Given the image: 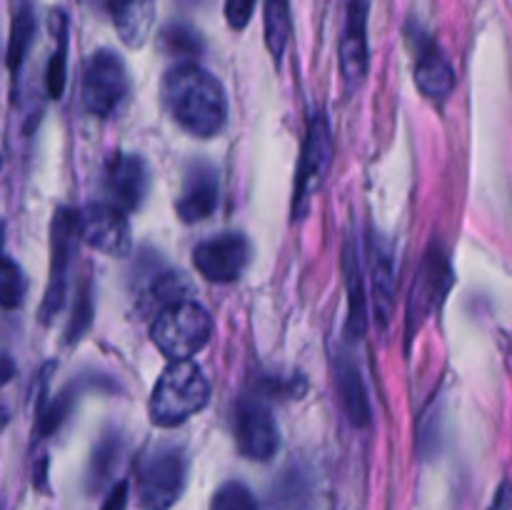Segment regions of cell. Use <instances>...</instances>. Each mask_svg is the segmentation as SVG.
I'll return each mask as SVG.
<instances>
[{"mask_svg": "<svg viewBox=\"0 0 512 510\" xmlns=\"http://www.w3.org/2000/svg\"><path fill=\"white\" fill-rule=\"evenodd\" d=\"M160 100L170 118L195 138H213L228 120L223 83L195 63H178L163 75Z\"/></svg>", "mask_w": 512, "mask_h": 510, "instance_id": "1", "label": "cell"}, {"mask_svg": "<svg viewBox=\"0 0 512 510\" xmlns=\"http://www.w3.org/2000/svg\"><path fill=\"white\" fill-rule=\"evenodd\" d=\"M210 400V383L195 360H170L150 395V420L158 428H178Z\"/></svg>", "mask_w": 512, "mask_h": 510, "instance_id": "2", "label": "cell"}, {"mask_svg": "<svg viewBox=\"0 0 512 510\" xmlns=\"http://www.w3.org/2000/svg\"><path fill=\"white\" fill-rule=\"evenodd\" d=\"M210 335L213 318L203 305L190 298L160 308L150 325L155 348L170 360H193V355L210 343Z\"/></svg>", "mask_w": 512, "mask_h": 510, "instance_id": "3", "label": "cell"}, {"mask_svg": "<svg viewBox=\"0 0 512 510\" xmlns=\"http://www.w3.org/2000/svg\"><path fill=\"white\" fill-rule=\"evenodd\" d=\"M188 483V458L178 445L150 450L138 468V503L143 510H170Z\"/></svg>", "mask_w": 512, "mask_h": 510, "instance_id": "4", "label": "cell"}, {"mask_svg": "<svg viewBox=\"0 0 512 510\" xmlns=\"http://www.w3.org/2000/svg\"><path fill=\"white\" fill-rule=\"evenodd\" d=\"M128 90L130 80L123 58L115 50H95L85 65L83 108L95 118H110L125 103Z\"/></svg>", "mask_w": 512, "mask_h": 510, "instance_id": "5", "label": "cell"}, {"mask_svg": "<svg viewBox=\"0 0 512 510\" xmlns=\"http://www.w3.org/2000/svg\"><path fill=\"white\" fill-rule=\"evenodd\" d=\"M80 213L73 208H58L50 223V250H53V260H50V280L45 288L43 305H40V320L50 323L55 315L60 313L68 295V273L73 255L78 250L80 240Z\"/></svg>", "mask_w": 512, "mask_h": 510, "instance_id": "6", "label": "cell"}, {"mask_svg": "<svg viewBox=\"0 0 512 510\" xmlns=\"http://www.w3.org/2000/svg\"><path fill=\"white\" fill-rule=\"evenodd\" d=\"M333 160V133H330V123L323 113L313 115L308 123V133H305L303 150H300L298 163V180H295V195H293V218L303 220L308 213L313 195L318 193L323 185L325 173Z\"/></svg>", "mask_w": 512, "mask_h": 510, "instance_id": "7", "label": "cell"}, {"mask_svg": "<svg viewBox=\"0 0 512 510\" xmlns=\"http://www.w3.org/2000/svg\"><path fill=\"white\" fill-rule=\"evenodd\" d=\"M450 280V260L448 253L440 243H433L425 253L423 263H420L418 275L413 280V288L408 295V313H405V343L410 345V340L418 335V330L423 328L425 320L430 318V313L435 310V305L443 300V295L448 293Z\"/></svg>", "mask_w": 512, "mask_h": 510, "instance_id": "8", "label": "cell"}, {"mask_svg": "<svg viewBox=\"0 0 512 510\" xmlns=\"http://www.w3.org/2000/svg\"><path fill=\"white\" fill-rule=\"evenodd\" d=\"M235 440L240 453L250 460L265 463L278 453V420L263 393H245L235 405Z\"/></svg>", "mask_w": 512, "mask_h": 510, "instance_id": "9", "label": "cell"}, {"mask_svg": "<svg viewBox=\"0 0 512 510\" xmlns=\"http://www.w3.org/2000/svg\"><path fill=\"white\" fill-rule=\"evenodd\" d=\"M198 273L210 283H233L250 263V243L243 233H223L200 243L193 253Z\"/></svg>", "mask_w": 512, "mask_h": 510, "instance_id": "10", "label": "cell"}, {"mask_svg": "<svg viewBox=\"0 0 512 510\" xmlns=\"http://www.w3.org/2000/svg\"><path fill=\"white\" fill-rule=\"evenodd\" d=\"M103 183L110 205L123 213L138 210L150 188L148 163L135 153H115L105 165Z\"/></svg>", "mask_w": 512, "mask_h": 510, "instance_id": "11", "label": "cell"}, {"mask_svg": "<svg viewBox=\"0 0 512 510\" xmlns=\"http://www.w3.org/2000/svg\"><path fill=\"white\" fill-rule=\"evenodd\" d=\"M80 220V240L105 255H125L130 250V225L123 210L110 203H90Z\"/></svg>", "mask_w": 512, "mask_h": 510, "instance_id": "12", "label": "cell"}, {"mask_svg": "<svg viewBox=\"0 0 512 510\" xmlns=\"http://www.w3.org/2000/svg\"><path fill=\"white\" fill-rule=\"evenodd\" d=\"M368 0H350L340 38V73L348 90H358L368 75Z\"/></svg>", "mask_w": 512, "mask_h": 510, "instance_id": "13", "label": "cell"}, {"mask_svg": "<svg viewBox=\"0 0 512 510\" xmlns=\"http://www.w3.org/2000/svg\"><path fill=\"white\" fill-rule=\"evenodd\" d=\"M220 195V178L218 170L205 160H195L188 165L183 178V190L175 203L180 220L183 223H200V220L210 218L213 210L218 208Z\"/></svg>", "mask_w": 512, "mask_h": 510, "instance_id": "14", "label": "cell"}, {"mask_svg": "<svg viewBox=\"0 0 512 510\" xmlns=\"http://www.w3.org/2000/svg\"><path fill=\"white\" fill-rule=\"evenodd\" d=\"M415 83L420 93L430 100L443 103L455 88V70L450 60L445 58L443 50L435 43L425 40L418 48V60H415Z\"/></svg>", "mask_w": 512, "mask_h": 510, "instance_id": "15", "label": "cell"}, {"mask_svg": "<svg viewBox=\"0 0 512 510\" xmlns=\"http://www.w3.org/2000/svg\"><path fill=\"white\" fill-rule=\"evenodd\" d=\"M110 18L128 48H143L155 23V0H108Z\"/></svg>", "mask_w": 512, "mask_h": 510, "instance_id": "16", "label": "cell"}, {"mask_svg": "<svg viewBox=\"0 0 512 510\" xmlns=\"http://www.w3.org/2000/svg\"><path fill=\"white\" fill-rule=\"evenodd\" d=\"M335 380H338L340 403H343L345 415H348L350 423H353L355 428H368L370 400L358 365L350 358H338L335 360Z\"/></svg>", "mask_w": 512, "mask_h": 510, "instance_id": "17", "label": "cell"}, {"mask_svg": "<svg viewBox=\"0 0 512 510\" xmlns=\"http://www.w3.org/2000/svg\"><path fill=\"white\" fill-rule=\"evenodd\" d=\"M370 273H373V305L380 325L388 323L390 300L395 288V268L390 245L383 238H370Z\"/></svg>", "mask_w": 512, "mask_h": 510, "instance_id": "18", "label": "cell"}, {"mask_svg": "<svg viewBox=\"0 0 512 510\" xmlns=\"http://www.w3.org/2000/svg\"><path fill=\"white\" fill-rule=\"evenodd\" d=\"M35 38V10L30 0L10 3V43H8V70L18 78L28 48Z\"/></svg>", "mask_w": 512, "mask_h": 510, "instance_id": "19", "label": "cell"}, {"mask_svg": "<svg viewBox=\"0 0 512 510\" xmlns=\"http://www.w3.org/2000/svg\"><path fill=\"white\" fill-rule=\"evenodd\" d=\"M345 285H348V333L350 338H363L368 330V298L363 288V270L355 248H345Z\"/></svg>", "mask_w": 512, "mask_h": 510, "instance_id": "20", "label": "cell"}, {"mask_svg": "<svg viewBox=\"0 0 512 510\" xmlns=\"http://www.w3.org/2000/svg\"><path fill=\"white\" fill-rule=\"evenodd\" d=\"M265 45L273 55L275 63H280L288 48L290 33H293V18H290V0H265Z\"/></svg>", "mask_w": 512, "mask_h": 510, "instance_id": "21", "label": "cell"}, {"mask_svg": "<svg viewBox=\"0 0 512 510\" xmlns=\"http://www.w3.org/2000/svg\"><path fill=\"white\" fill-rule=\"evenodd\" d=\"M50 30L55 35V53L48 63L45 85H48L50 98L60 100L65 90V53H68V18H65L63 10L50 13Z\"/></svg>", "mask_w": 512, "mask_h": 510, "instance_id": "22", "label": "cell"}, {"mask_svg": "<svg viewBox=\"0 0 512 510\" xmlns=\"http://www.w3.org/2000/svg\"><path fill=\"white\" fill-rule=\"evenodd\" d=\"M158 43L163 53L175 55V58H185V63H193V58H198V55L203 53V38H200L198 30L188 23L165 25Z\"/></svg>", "mask_w": 512, "mask_h": 510, "instance_id": "23", "label": "cell"}, {"mask_svg": "<svg viewBox=\"0 0 512 510\" xmlns=\"http://www.w3.org/2000/svg\"><path fill=\"white\" fill-rule=\"evenodd\" d=\"M190 290H193V285L188 283V278H185L183 273H178V270H175V273L170 270V273H160L158 278L150 283L148 298L150 303L160 310L170 303H178V300H188Z\"/></svg>", "mask_w": 512, "mask_h": 510, "instance_id": "24", "label": "cell"}, {"mask_svg": "<svg viewBox=\"0 0 512 510\" xmlns=\"http://www.w3.org/2000/svg\"><path fill=\"white\" fill-rule=\"evenodd\" d=\"M23 293V270L18 268V263H13L10 258H3V255H0V308H18V305L23 303Z\"/></svg>", "mask_w": 512, "mask_h": 510, "instance_id": "25", "label": "cell"}, {"mask_svg": "<svg viewBox=\"0 0 512 510\" xmlns=\"http://www.w3.org/2000/svg\"><path fill=\"white\" fill-rule=\"evenodd\" d=\"M210 510H258L253 493L243 483H225L213 495Z\"/></svg>", "mask_w": 512, "mask_h": 510, "instance_id": "26", "label": "cell"}, {"mask_svg": "<svg viewBox=\"0 0 512 510\" xmlns=\"http://www.w3.org/2000/svg\"><path fill=\"white\" fill-rule=\"evenodd\" d=\"M90 323H93V300H90V288L88 283L80 285L78 290V305H75L73 310V320H70L68 325V343H78L80 338H83L85 330L90 328Z\"/></svg>", "mask_w": 512, "mask_h": 510, "instance_id": "27", "label": "cell"}, {"mask_svg": "<svg viewBox=\"0 0 512 510\" xmlns=\"http://www.w3.org/2000/svg\"><path fill=\"white\" fill-rule=\"evenodd\" d=\"M118 453H120L118 435H113V438H105L103 443L95 448L93 465H90V475H93L95 488H98V485L108 478L110 470L115 468V463H118Z\"/></svg>", "mask_w": 512, "mask_h": 510, "instance_id": "28", "label": "cell"}, {"mask_svg": "<svg viewBox=\"0 0 512 510\" xmlns=\"http://www.w3.org/2000/svg\"><path fill=\"white\" fill-rule=\"evenodd\" d=\"M255 0H225V20L233 30L248 28L250 18H253Z\"/></svg>", "mask_w": 512, "mask_h": 510, "instance_id": "29", "label": "cell"}, {"mask_svg": "<svg viewBox=\"0 0 512 510\" xmlns=\"http://www.w3.org/2000/svg\"><path fill=\"white\" fill-rule=\"evenodd\" d=\"M125 503H128V483L120 480V483L113 485V490L108 493L100 510H125Z\"/></svg>", "mask_w": 512, "mask_h": 510, "instance_id": "30", "label": "cell"}, {"mask_svg": "<svg viewBox=\"0 0 512 510\" xmlns=\"http://www.w3.org/2000/svg\"><path fill=\"white\" fill-rule=\"evenodd\" d=\"M13 375H15V363L8 358V355L0 353V388H3L5 383H10Z\"/></svg>", "mask_w": 512, "mask_h": 510, "instance_id": "31", "label": "cell"}, {"mask_svg": "<svg viewBox=\"0 0 512 510\" xmlns=\"http://www.w3.org/2000/svg\"><path fill=\"white\" fill-rule=\"evenodd\" d=\"M490 510H510V495H508V483L500 485L498 495H495V503Z\"/></svg>", "mask_w": 512, "mask_h": 510, "instance_id": "32", "label": "cell"}, {"mask_svg": "<svg viewBox=\"0 0 512 510\" xmlns=\"http://www.w3.org/2000/svg\"><path fill=\"white\" fill-rule=\"evenodd\" d=\"M8 420H10L8 410H5L3 405H0V433H3V430H5V425H8Z\"/></svg>", "mask_w": 512, "mask_h": 510, "instance_id": "33", "label": "cell"}, {"mask_svg": "<svg viewBox=\"0 0 512 510\" xmlns=\"http://www.w3.org/2000/svg\"><path fill=\"white\" fill-rule=\"evenodd\" d=\"M0 243H3V223H0Z\"/></svg>", "mask_w": 512, "mask_h": 510, "instance_id": "34", "label": "cell"}]
</instances>
